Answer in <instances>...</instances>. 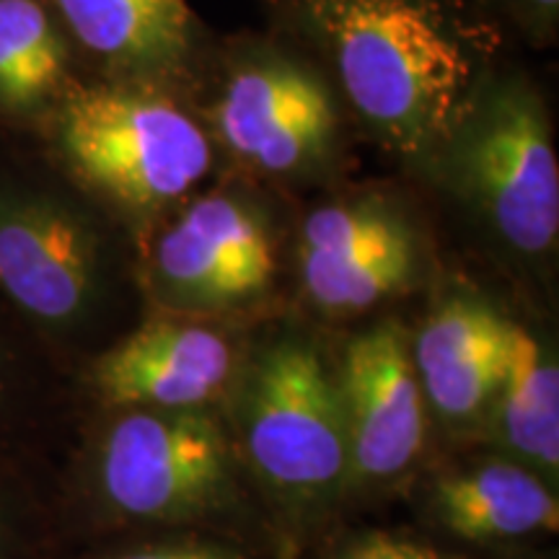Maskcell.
<instances>
[{
  "label": "cell",
  "mask_w": 559,
  "mask_h": 559,
  "mask_svg": "<svg viewBox=\"0 0 559 559\" xmlns=\"http://www.w3.org/2000/svg\"><path fill=\"white\" fill-rule=\"evenodd\" d=\"M298 270L321 309H368L409 285L417 270L415 236L407 221L381 202H337L306 218Z\"/></svg>",
  "instance_id": "obj_9"
},
{
  "label": "cell",
  "mask_w": 559,
  "mask_h": 559,
  "mask_svg": "<svg viewBox=\"0 0 559 559\" xmlns=\"http://www.w3.org/2000/svg\"><path fill=\"white\" fill-rule=\"evenodd\" d=\"M234 355L223 334L190 321H148L96 362L111 407L200 409L226 386Z\"/></svg>",
  "instance_id": "obj_11"
},
{
  "label": "cell",
  "mask_w": 559,
  "mask_h": 559,
  "mask_svg": "<svg viewBox=\"0 0 559 559\" xmlns=\"http://www.w3.org/2000/svg\"><path fill=\"white\" fill-rule=\"evenodd\" d=\"M99 236L83 215L39 194H0V290L47 326L83 319L99 293Z\"/></svg>",
  "instance_id": "obj_6"
},
{
  "label": "cell",
  "mask_w": 559,
  "mask_h": 559,
  "mask_svg": "<svg viewBox=\"0 0 559 559\" xmlns=\"http://www.w3.org/2000/svg\"><path fill=\"white\" fill-rule=\"evenodd\" d=\"M534 3H536V5H542V9H544V11H555V9H557V3H559V0H534Z\"/></svg>",
  "instance_id": "obj_19"
},
{
  "label": "cell",
  "mask_w": 559,
  "mask_h": 559,
  "mask_svg": "<svg viewBox=\"0 0 559 559\" xmlns=\"http://www.w3.org/2000/svg\"><path fill=\"white\" fill-rule=\"evenodd\" d=\"M81 45L124 68H166L190 47L187 0H55Z\"/></svg>",
  "instance_id": "obj_14"
},
{
  "label": "cell",
  "mask_w": 559,
  "mask_h": 559,
  "mask_svg": "<svg viewBox=\"0 0 559 559\" xmlns=\"http://www.w3.org/2000/svg\"><path fill=\"white\" fill-rule=\"evenodd\" d=\"M353 107L404 153L443 143L464 117L472 60L425 0H306Z\"/></svg>",
  "instance_id": "obj_1"
},
{
  "label": "cell",
  "mask_w": 559,
  "mask_h": 559,
  "mask_svg": "<svg viewBox=\"0 0 559 559\" xmlns=\"http://www.w3.org/2000/svg\"><path fill=\"white\" fill-rule=\"evenodd\" d=\"M218 128L236 156L267 171L309 164L334 135V104L317 75L293 62H260L230 79Z\"/></svg>",
  "instance_id": "obj_10"
},
{
  "label": "cell",
  "mask_w": 559,
  "mask_h": 559,
  "mask_svg": "<svg viewBox=\"0 0 559 559\" xmlns=\"http://www.w3.org/2000/svg\"><path fill=\"white\" fill-rule=\"evenodd\" d=\"M440 523L466 542L557 534L559 502L534 469L506 461L443 474L432 492Z\"/></svg>",
  "instance_id": "obj_13"
},
{
  "label": "cell",
  "mask_w": 559,
  "mask_h": 559,
  "mask_svg": "<svg viewBox=\"0 0 559 559\" xmlns=\"http://www.w3.org/2000/svg\"><path fill=\"white\" fill-rule=\"evenodd\" d=\"M96 485L132 521L194 519L226 498L228 443L200 409H124L102 438Z\"/></svg>",
  "instance_id": "obj_5"
},
{
  "label": "cell",
  "mask_w": 559,
  "mask_h": 559,
  "mask_svg": "<svg viewBox=\"0 0 559 559\" xmlns=\"http://www.w3.org/2000/svg\"><path fill=\"white\" fill-rule=\"evenodd\" d=\"M337 386L347 481H383L409 469L425 440V396L412 349L394 321L349 342Z\"/></svg>",
  "instance_id": "obj_7"
},
{
  "label": "cell",
  "mask_w": 559,
  "mask_h": 559,
  "mask_svg": "<svg viewBox=\"0 0 559 559\" xmlns=\"http://www.w3.org/2000/svg\"><path fill=\"white\" fill-rule=\"evenodd\" d=\"M510 324L477 298L456 296L430 313L412 345L425 402L440 419L466 423L498 394Z\"/></svg>",
  "instance_id": "obj_12"
},
{
  "label": "cell",
  "mask_w": 559,
  "mask_h": 559,
  "mask_svg": "<svg viewBox=\"0 0 559 559\" xmlns=\"http://www.w3.org/2000/svg\"><path fill=\"white\" fill-rule=\"evenodd\" d=\"M498 432L510 453L555 477L559 469V370L531 332L510 324L498 394Z\"/></svg>",
  "instance_id": "obj_15"
},
{
  "label": "cell",
  "mask_w": 559,
  "mask_h": 559,
  "mask_svg": "<svg viewBox=\"0 0 559 559\" xmlns=\"http://www.w3.org/2000/svg\"><path fill=\"white\" fill-rule=\"evenodd\" d=\"M461 192L523 254L555 249L559 236V166L539 96L506 83L461 117L449 138Z\"/></svg>",
  "instance_id": "obj_4"
},
{
  "label": "cell",
  "mask_w": 559,
  "mask_h": 559,
  "mask_svg": "<svg viewBox=\"0 0 559 559\" xmlns=\"http://www.w3.org/2000/svg\"><path fill=\"white\" fill-rule=\"evenodd\" d=\"M243 449L280 498L324 506L347 485V432L337 379L309 342L280 340L241 391Z\"/></svg>",
  "instance_id": "obj_3"
},
{
  "label": "cell",
  "mask_w": 559,
  "mask_h": 559,
  "mask_svg": "<svg viewBox=\"0 0 559 559\" xmlns=\"http://www.w3.org/2000/svg\"><path fill=\"white\" fill-rule=\"evenodd\" d=\"M342 559H445V557L438 555L436 549L423 547V544L394 539V536H386V534H376V536H366V539L358 544H353Z\"/></svg>",
  "instance_id": "obj_17"
},
{
  "label": "cell",
  "mask_w": 559,
  "mask_h": 559,
  "mask_svg": "<svg viewBox=\"0 0 559 559\" xmlns=\"http://www.w3.org/2000/svg\"><path fill=\"white\" fill-rule=\"evenodd\" d=\"M66 70L60 34L34 0H0V104L32 109Z\"/></svg>",
  "instance_id": "obj_16"
},
{
  "label": "cell",
  "mask_w": 559,
  "mask_h": 559,
  "mask_svg": "<svg viewBox=\"0 0 559 559\" xmlns=\"http://www.w3.org/2000/svg\"><path fill=\"white\" fill-rule=\"evenodd\" d=\"M115 559H243L236 551L221 547H202V544H177V547H151L128 551Z\"/></svg>",
  "instance_id": "obj_18"
},
{
  "label": "cell",
  "mask_w": 559,
  "mask_h": 559,
  "mask_svg": "<svg viewBox=\"0 0 559 559\" xmlns=\"http://www.w3.org/2000/svg\"><path fill=\"white\" fill-rule=\"evenodd\" d=\"M153 272L166 298L192 309H223L260 296L275 275L267 223L239 198L210 194L160 236Z\"/></svg>",
  "instance_id": "obj_8"
},
{
  "label": "cell",
  "mask_w": 559,
  "mask_h": 559,
  "mask_svg": "<svg viewBox=\"0 0 559 559\" xmlns=\"http://www.w3.org/2000/svg\"><path fill=\"white\" fill-rule=\"evenodd\" d=\"M60 145L75 174L130 210H158L210 169L205 132L166 96L86 88L66 102Z\"/></svg>",
  "instance_id": "obj_2"
}]
</instances>
